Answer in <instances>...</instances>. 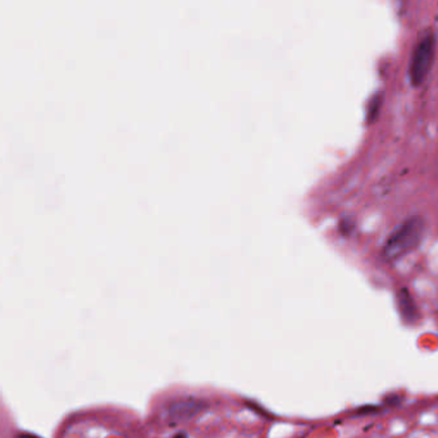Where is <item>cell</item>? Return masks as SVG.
Returning a JSON list of instances; mask_svg holds the SVG:
<instances>
[{
  "mask_svg": "<svg viewBox=\"0 0 438 438\" xmlns=\"http://www.w3.org/2000/svg\"><path fill=\"white\" fill-rule=\"evenodd\" d=\"M426 231V222L422 217L414 215L404 221L389 234L383 245L382 255L385 260L393 262L413 252L418 246Z\"/></svg>",
  "mask_w": 438,
  "mask_h": 438,
  "instance_id": "cell-1",
  "label": "cell"
},
{
  "mask_svg": "<svg viewBox=\"0 0 438 438\" xmlns=\"http://www.w3.org/2000/svg\"><path fill=\"white\" fill-rule=\"evenodd\" d=\"M436 53V38L428 31L418 40L411 54L409 66L410 82L418 88L424 84L433 66Z\"/></svg>",
  "mask_w": 438,
  "mask_h": 438,
  "instance_id": "cell-2",
  "label": "cell"
},
{
  "mask_svg": "<svg viewBox=\"0 0 438 438\" xmlns=\"http://www.w3.org/2000/svg\"><path fill=\"white\" fill-rule=\"evenodd\" d=\"M208 409V402L204 400L196 399V398H185V399H178L172 401L168 408L167 413L169 418L177 420V422H185L188 419L194 418Z\"/></svg>",
  "mask_w": 438,
  "mask_h": 438,
  "instance_id": "cell-3",
  "label": "cell"
},
{
  "mask_svg": "<svg viewBox=\"0 0 438 438\" xmlns=\"http://www.w3.org/2000/svg\"><path fill=\"white\" fill-rule=\"evenodd\" d=\"M396 302L400 317L404 323L409 326L417 324L420 319L418 305L408 289H400L396 295Z\"/></svg>",
  "mask_w": 438,
  "mask_h": 438,
  "instance_id": "cell-4",
  "label": "cell"
},
{
  "mask_svg": "<svg viewBox=\"0 0 438 438\" xmlns=\"http://www.w3.org/2000/svg\"><path fill=\"white\" fill-rule=\"evenodd\" d=\"M382 104H383L382 94H376L374 97L370 99L369 104H368V113H367V119H368L369 123H373L378 117Z\"/></svg>",
  "mask_w": 438,
  "mask_h": 438,
  "instance_id": "cell-5",
  "label": "cell"
},
{
  "mask_svg": "<svg viewBox=\"0 0 438 438\" xmlns=\"http://www.w3.org/2000/svg\"><path fill=\"white\" fill-rule=\"evenodd\" d=\"M380 406L377 405H367V406H361L359 409L356 410V414L359 415H367V414H376V413H380Z\"/></svg>",
  "mask_w": 438,
  "mask_h": 438,
  "instance_id": "cell-6",
  "label": "cell"
},
{
  "mask_svg": "<svg viewBox=\"0 0 438 438\" xmlns=\"http://www.w3.org/2000/svg\"><path fill=\"white\" fill-rule=\"evenodd\" d=\"M401 401H402V398L399 396V395H389V396L385 399L386 406H398V405L401 404Z\"/></svg>",
  "mask_w": 438,
  "mask_h": 438,
  "instance_id": "cell-7",
  "label": "cell"
},
{
  "mask_svg": "<svg viewBox=\"0 0 438 438\" xmlns=\"http://www.w3.org/2000/svg\"><path fill=\"white\" fill-rule=\"evenodd\" d=\"M172 438H188L187 437V435L184 433V432H178V433H175V436Z\"/></svg>",
  "mask_w": 438,
  "mask_h": 438,
  "instance_id": "cell-8",
  "label": "cell"
},
{
  "mask_svg": "<svg viewBox=\"0 0 438 438\" xmlns=\"http://www.w3.org/2000/svg\"><path fill=\"white\" fill-rule=\"evenodd\" d=\"M20 438H38L35 437V436H32V435H22Z\"/></svg>",
  "mask_w": 438,
  "mask_h": 438,
  "instance_id": "cell-9",
  "label": "cell"
}]
</instances>
